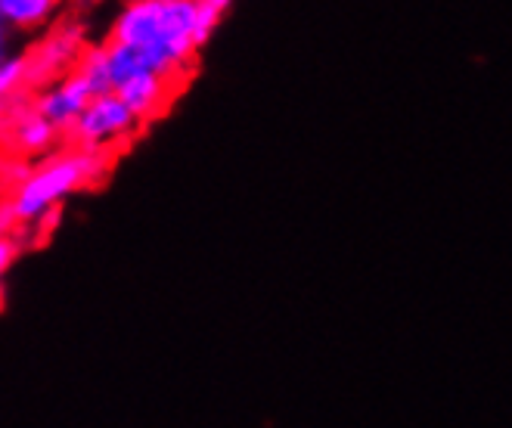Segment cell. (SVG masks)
<instances>
[{
    "mask_svg": "<svg viewBox=\"0 0 512 428\" xmlns=\"http://www.w3.org/2000/svg\"><path fill=\"white\" fill-rule=\"evenodd\" d=\"M115 41L137 44L162 75L184 72L199 47V0H131L112 22Z\"/></svg>",
    "mask_w": 512,
    "mask_h": 428,
    "instance_id": "6da1fadb",
    "label": "cell"
},
{
    "mask_svg": "<svg viewBox=\"0 0 512 428\" xmlns=\"http://www.w3.org/2000/svg\"><path fill=\"white\" fill-rule=\"evenodd\" d=\"M103 174V152L78 146L75 152L47 159L41 168L25 174L10 199V214L19 224H38L47 214L59 211L72 193H78L84 183L97 180Z\"/></svg>",
    "mask_w": 512,
    "mask_h": 428,
    "instance_id": "7a4b0ae2",
    "label": "cell"
},
{
    "mask_svg": "<svg viewBox=\"0 0 512 428\" xmlns=\"http://www.w3.org/2000/svg\"><path fill=\"white\" fill-rule=\"evenodd\" d=\"M140 125L143 121L137 118V112L115 90H106V94H94V100L84 106L69 134L78 146L103 152L109 146L128 143Z\"/></svg>",
    "mask_w": 512,
    "mask_h": 428,
    "instance_id": "3957f363",
    "label": "cell"
},
{
    "mask_svg": "<svg viewBox=\"0 0 512 428\" xmlns=\"http://www.w3.org/2000/svg\"><path fill=\"white\" fill-rule=\"evenodd\" d=\"M90 100H94V87H90L87 78L75 69L41 90L35 100V112H41L47 121H53L59 131H72L78 115L84 112V106Z\"/></svg>",
    "mask_w": 512,
    "mask_h": 428,
    "instance_id": "277c9868",
    "label": "cell"
},
{
    "mask_svg": "<svg viewBox=\"0 0 512 428\" xmlns=\"http://www.w3.org/2000/svg\"><path fill=\"white\" fill-rule=\"evenodd\" d=\"M115 94L137 112L140 121H149V118H156L174 97V78L159 75V72H143V75L128 78L125 84H118Z\"/></svg>",
    "mask_w": 512,
    "mask_h": 428,
    "instance_id": "5b68a950",
    "label": "cell"
},
{
    "mask_svg": "<svg viewBox=\"0 0 512 428\" xmlns=\"http://www.w3.org/2000/svg\"><path fill=\"white\" fill-rule=\"evenodd\" d=\"M78 63H81V32L78 28H63V32L47 38L38 56L32 59V78L66 72L69 66H78Z\"/></svg>",
    "mask_w": 512,
    "mask_h": 428,
    "instance_id": "8992f818",
    "label": "cell"
},
{
    "mask_svg": "<svg viewBox=\"0 0 512 428\" xmlns=\"http://www.w3.org/2000/svg\"><path fill=\"white\" fill-rule=\"evenodd\" d=\"M59 10V0H0V19L13 32H35L53 22Z\"/></svg>",
    "mask_w": 512,
    "mask_h": 428,
    "instance_id": "52a82bcc",
    "label": "cell"
},
{
    "mask_svg": "<svg viewBox=\"0 0 512 428\" xmlns=\"http://www.w3.org/2000/svg\"><path fill=\"white\" fill-rule=\"evenodd\" d=\"M63 134L59 131L53 121H47L41 112H32V115H22L16 121V128H13V146L19 152H25V156H35V152H47L56 137Z\"/></svg>",
    "mask_w": 512,
    "mask_h": 428,
    "instance_id": "ba28073f",
    "label": "cell"
},
{
    "mask_svg": "<svg viewBox=\"0 0 512 428\" xmlns=\"http://www.w3.org/2000/svg\"><path fill=\"white\" fill-rule=\"evenodd\" d=\"M25 81H32V56L7 53L0 59V109L19 94Z\"/></svg>",
    "mask_w": 512,
    "mask_h": 428,
    "instance_id": "9c48e42d",
    "label": "cell"
},
{
    "mask_svg": "<svg viewBox=\"0 0 512 428\" xmlns=\"http://www.w3.org/2000/svg\"><path fill=\"white\" fill-rule=\"evenodd\" d=\"M78 72L87 78V84L94 87V94H106L112 87V75H109V59H106V47H90L87 53H81Z\"/></svg>",
    "mask_w": 512,
    "mask_h": 428,
    "instance_id": "30bf717a",
    "label": "cell"
},
{
    "mask_svg": "<svg viewBox=\"0 0 512 428\" xmlns=\"http://www.w3.org/2000/svg\"><path fill=\"white\" fill-rule=\"evenodd\" d=\"M230 7H233V0H199V32L205 41L215 35V28L221 25Z\"/></svg>",
    "mask_w": 512,
    "mask_h": 428,
    "instance_id": "8fae6325",
    "label": "cell"
},
{
    "mask_svg": "<svg viewBox=\"0 0 512 428\" xmlns=\"http://www.w3.org/2000/svg\"><path fill=\"white\" fill-rule=\"evenodd\" d=\"M16 255H19L16 239H10V236H0V280L7 277V270L13 267Z\"/></svg>",
    "mask_w": 512,
    "mask_h": 428,
    "instance_id": "7c38bea8",
    "label": "cell"
},
{
    "mask_svg": "<svg viewBox=\"0 0 512 428\" xmlns=\"http://www.w3.org/2000/svg\"><path fill=\"white\" fill-rule=\"evenodd\" d=\"M10 35H13V28L4 19H0V59L10 53Z\"/></svg>",
    "mask_w": 512,
    "mask_h": 428,
    "instance_id": "4fadbf2b",
    "label": "cell"
},
{
    "mask_svg": "<svg viewBox=\"0 0 512 428\" xmlns=\"http://www.w3.org/2000/svg\"><path fill=\"white\" fill-rule=\"evenodd\" d=\"M0 311H4V289H0Z\"/></svg>",
    "mask_w": 512,
    "mask_h": 428,
    "instance_id": "5bb4252c",
    "label": "cell"
}]
</instances>
